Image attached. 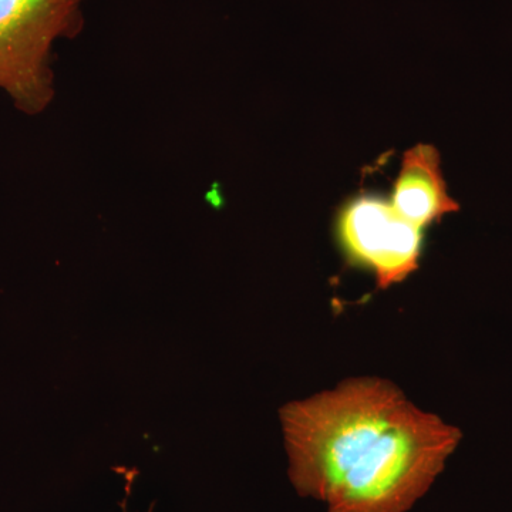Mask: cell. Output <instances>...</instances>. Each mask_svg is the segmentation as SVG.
Instances as JSON below:
<instances>
[{
    "label": "cell",
    "mask_w": 512,
    "mask_h": 512,
    "mask_svg": "<svg viewBox=\"0 0 512 512\" xmlns=\"http://www.w3.org/2000/svg\"><path fill=\"white\" fill-rule=\"evenodd\" d=\"M338 229L345 251L375 272L379 288L399 284L419 268L421 228L390 201L372 195L356 198L343 208Z\"/></svg>",
    "instance_id": "3"
},
{
    "label": "cell",
    "mask_w": 512,
    "mask_h": 512,
    "mask_svg": "<svg viewBox=\"0 0 512 512\" xmlns=\"http://www.w3.org/2000/svg\"><path fill=\"white\" fill-rule=\"evenodd\" d=\"M87 0H0V92L19 113H45L56 97L53 49L80 32Z\"/></svg>",
    "instance_id": "2"
},
{
    "label": "cell",
    "mask_w": 512,
    "mask_h": 512,
    "mask_svg": "<svg viewBox=\"0 0 512 512\" xmlns=\"http://www.w3.org/2000/svg\"><path fill=\"white\" fill-rule=\"evenodd\" d=\"M289 478L328 512H407L461 433L386 380L360 377L281 410Z\"/></svg>",
    "instance_id": "1"
},
{
    "label": "cell",
    "mask_w": 512,
    "mask_h": 512,
    "mask_svg": "<svg viewBox=\"0 0 512 512\" xmlns=\"http://www.w3.org/2000/svg\"><path fill=\"white\" fill-rule=\"evenodd\" d=\"M390 202L394 210L419 228L458 211V202L448 195L436 147L419 144L404 153Z\"/></svg>",
    "instance_id": "4"
}]
</instances>
